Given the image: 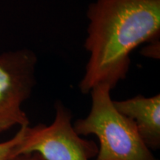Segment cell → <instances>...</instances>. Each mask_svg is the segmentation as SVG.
Here are the masks:
<instances>
[{
  "instance_id": "cell-7",
  "label": "cell",
  "mask_w": 160,
  "mask_h": 160,
  "mask_svg": "<svg viewBox=\"0 0 160 160\" xmlns=\"http://www.w3.org/2000/svg\"><path fill=\"white\" fill-rule=\"evenodd\" d=\"M14 160H45L37 153H29L18 156Z\"/></svg>"
},
{
  "instance_id": "cell-4",
  "label": "cell",
  "mask_w": 160,
  "mask_h": 160,
  "mask_svg": "<svg viewBox=\"0 0 160 160\" xmlns=\"http://www.w3.org/2000/svg\"><path fill=\"white\" fill-rule=\"evenodd\" d=\"M37 57L28 49L0 54V132L29 125L22 108L36 85Z\"/></svg>"
},
{
  "instance_id": "cell-2",
  "label": "cell",
  "mask_w": 160,
  "mask_h": 160,
  "mask_svg": "<svg viewBox=\"0 0 160 160\" xmlns=\"http://www.w3.org/2000/svg\"><path fill=\"white\" fill-rule=\"evenodd\" d=\"M106 85L95 86L90 93L88 115L73 124L79 136L95 135L99 141L96 160H157L139 134L135 123L116 108Z\"/></svg>"
},
{
  "instance_id": "cell-5",
  "label": "cell",
  "mask_w": 160,
  "mask_h": 160,
  "mask_svg": "<svg viewBox=\"0 0 160 160\" xmlns=\"http://www.w3.org/2000/svg\"><path fill=\"white\" fill-rule=\"evenodd\" d=\"M122 114L133 120L142 139L149 149L160 147V94L113 101Z\"/></svg>"
},
{
  "instance_id": "cell-6",
  "label": "cell",
  "mask_w": 160,
  "mask_h": 160,
  "mask_svg": "<svg viewBox=\"0 0 160 160\" xmlns=\"http://www.w3.org/2000/svg\"><path fill=\"white\" fill-rule=\"evenodd\" d=\"M26 126L20 127L11 139L0 142V160H14L18 157V148L23 139Z\"/></svg>"
},
{
  "instance_id": "cell-1",
  "label": "cell",
  "mask_w": 160,
  "mask_h": 160,
  "mask_svg": "<svg viewBox=\"0 0 160 160\" xmlns=\"http://www.w3.org/2000/svg\"><path fill=\"white\" fill-rule=\"evenodd\" d=\"M87 17L89 59L79 85L85 94L99 85L112 90L125 79L132 51L159 36L160 0H96Z\"/></svg>"
},
{
  "instance_id": "cell-3",
  "label": "cell",
  "mask_w": 160,
  "mask_h": 160,
  "mask_svg": "<svg viewBox=\"0 0 160 160\" xmlns=\"http://www.w3.org/2000/svg\"><path fill=\"white\" fill-rule=\"evenodd\" d=\"M71 119V111L58 102L51 125L26 126L18 155L37 153L45 160H91L97 157V144L78 134Z\"/></svg>"
}]
</instances>
